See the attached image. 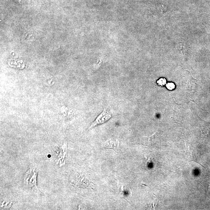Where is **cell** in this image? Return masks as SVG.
<instances>
[{
	"label": "cell",
	"instance_id": "cell-1",
	"mask_svg": "<svg viewBox=\"0 0 210 210\" xmlns=\"http://www.w3.org/2000/svg\"><path fill=\"white\" fill-rule=\"evenodd\" d=\"M37 173L35 168L32 167L26 173L24 182L29 188L37 189L36 182Z\"/></svg>",
	"mask_w": 210,
	"mask_h": 210
},
{
	"label": "cell",
	"instance_id": "cell-2",
	"mask_svg": "<svg viewBox=\"0 0 210 210\" xmlns=\"http://www.w3.org/2000/svg\"><path fill=\"white\" fill-rule=\"evenodd\" d=\"M111 117H112V114L110 110L108 109L107 110L104 109L103 112L98 116L96 120H95V121L92 123L89 128H93L97 126V125L104 123L110 120Z\"/></svg>",
	"mask_w": 210,
	"mask_h": 210
},
{
	"label": "cell",
	"instance_id": "cell-3",
	"mask_svg": "<svg viewBox=\"0 0 210 210\" xmlns=\"http://www.w3.org/2000/svg\"><path fill=\"white\" fill-rule=\"evenodd\" d=\"M104 148L106 149H112L116 151L119 147V143L117 141L110 140L105 142L104 145Z\"/></svg>",
	"mask_w": 210,
	"mask_h": 210
},
{
	"label": "cell",
	"instance_id": "cell-4",
	"mask_svg": "<svg viewBox=\"0 0 210 210\" xmlns=\"http://www.w3.org/2000/svg\"><path fill=\"white\" fill-rule=\"evenodd\" d=\"M157 83L159 86H164L166 85V79L164 78H161L159 79V80L157 81Z\"/></svg>",
	"mask_w": 210,
	"mask_h": 210
},
{
	"label": "cell",
	"instance_id": "cell-5",
	"mask_svg": "<svg viewBox=\"0 0 210 210\" xmlns=\"http://www.w3.org/2000/svg\"><path fill=\"white\" fill-rule=\"evenodd\" d=\"M167 88L169 90H173L175 88V85L173 83H168L167 85Z\"/></svg>",
	"mask_w": 210,
	"mask_h": 210
},
{
	"label": "cell",
	"instance_id": "cell-6",
	"mask_svg": "<svg viewBox=\"0 0 210 210\" xmlns=\"http://www.w3.org/2000/svg\"><path fill=\"white\" fill-rule=\"evenodd\" d=\"M15 2L17 3H19V4H21V0H14Z\"/></svg>",
	"mask_w": 210,
	"mask_h": 210
}]
</instances>
